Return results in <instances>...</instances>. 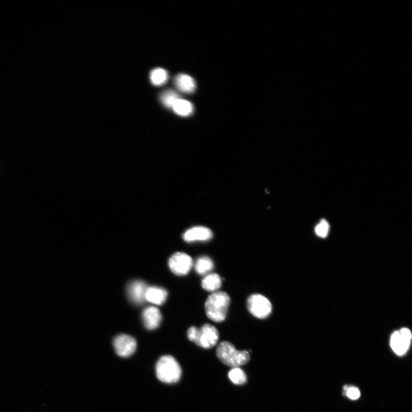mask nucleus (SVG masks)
Returning a JSON list of instances; mask_svg holds the SVG:
<instances>
[{"instance_id": "19", "label": "nucleus", "mask_w": 412, "mask_h": 412, "mask_svg": "<svg viewBox=\"0 0 412 412\" xmlns=\"http://www.w3.org/2000/svg\"><path fill=\"white\" fill-rule=\"evenodd\" d=\"M228 377L236 385H243L247 382L246 374L240 368H234L228 373Z\"/></svg>"}, {"instance_id": "8", "label": "nucleus", "mask_w": 412, "mask_h": 412, "mask_svg": "<svg viewBox=\"0 0 412 412\" xmlns=\"http://www.w3.org/2000/svg\"><path fill=\"white\" fill-rule=\"evenodd\" d=\"M411 339V332L408 329L404 328L400 331H395L391 337V347L397 354L403 355L409 347Z\"/></svg>"}, {"instance_id": "15", "label": "nucleus", "mask_w": 412, "mask_h": 412, "mask_svg": "<svg viewBox=\"0 0 412 412\" xmlns=\"http://www.w3.org/2000/svg\"><path fill=\"white\" fill-rule=\"evenodd\" d=\"M222 279L216 273L206 275L202 281V287L206 291L216 292L221 287Z\"/></svg>"}, {"instance_id": "6", "label": "nucleus", "mask_w": 412, "mask_h": 412, "mask_svg": "<svg viewBox=\"0 0 412 412\" xmlns=\"http://www.w3.org/2000/svg\"><path fill=\"white\" fill-rule=\"evenodd\" d=\"M194 265L192 258L184 252H177L173 254L168 261V266L172 272L177 275L188 274Z\"/></svg>"}, {"instance_id": "9", "label": "nucleus", "mask_w": 412, "mask_h": 412, "mask_svg": "<svg viewBox=\"0 0 412 412\" xmlns=\"http://www.w3.org/2000/svg\"><path fill=\"white\" fill-rule=\"evenodd\" d=\"M147 287L142 280H136L128 285L127 294L130 300L137 305H140L146 301Z\"/></svg>"}, {"instance_id": "7", "label": "nucleus", "mask_w": 412, "mask_h": 412, "mask_svg": "<svg viewBox=\"0 0 412 412\" xmlns=\"http://www.w3.org/2000/svg\"><path fill=\"white\" fill-rule=\"evenodd\" d=\"M114 346L116 352L121 357H128L137 347V341L133 337L121 334L115 337Z\"/></svg>"}, {"instance_id": "4", "label": "nucleus", "mask_w": 412, "mask_h": 412, "mask_svg": "<svg viewBox=\"0 0 412 412\" xmlns=\"http://www.w3.org/2000/svg\"><path fill=\"white\" fill-rule=\"evenodd\" d=\"M156 371L159 380L167 383L178 381L182 374L180 365L171 355H165L159 359Z\"/></svg>"}, {"instance_id": "2", "label": "nucleus", "mask_w": 412, "mask_h": 412, "mask_svg": "<svg viewBox=\"0 0 412 412\" xmlns=\"http://www.w3.org/2000/svg\"><path fill=\"white\" fill-rule=\"evenodd\" d=\"M218 358L228 367L237 368L249 363L250 355L246 350H237L235 346L228 341H223L217 348Z\"/></svg>"}, {"instance_id": "12", "label": "nucleus", "mask_w": 412, "mask_h": 412, "mask_svg": "<svg viewBox=\"0 0 412 412\" xmlns=\"http://www.w3.org/2000/svg\"><path fill=\"white\" fill-rule=\"evenodd\" d=\"M174 84L177 90L185 93H193L196 85L195 80L186 74H179L174 79Z\"/></svg>"}, {"instance_id": "14", "label": "nucleus", "mask_w": 412, "mask_h": 412, "mask_svg": "<svg viewBox=\"0 0 412 412\" xmlns=\"http://www.w3.org/2000/svg\"><path fill=\"white\" fill-rule=\"evenodd\" d=\"M194 268L196 273L200 275H206L214 269V262L208 256H201L196 259Z\"/></svg>"}, {"instance_id": "21", "label": "nucleus", "mask_w": 412, "mask_h": 412, "mask_svg": "<svg viewBox=\"0 0 412 412\" xmlns=\"http://www.w3.org/2000/svg\"><path fill=\"white\" fill-rule=\"evenodd\" d=\"M346 395L350 399L357 400L360 396V392L356 388H349L348 390L346 391Z\"/></svg>"}, {"instance_id": "18", "label": "nucleus", "mask_w": 412, "mask_h": 412, "mask_svg": "<svg viewBox=\"0 0 412 412\" xmlns=\"http://www.w3.org/2000/svg\"><path fill=\"white\" fill-rule=\"evenodd\" d=\"M168 73L165 69L156 68L150 73L151 82L154 86H161L165 84L168 79Z\"/></svg>"}, {"instance_id": "3", "label": "nucleus", "mask_w": 412, "mask_h": 412, "mask_svg": "<svg viewBox=\"0 0 412 412\" xmlns=\"http://www.w3.org/2000/svg\"><path fill=\"white\" fill-rule=\"evenodd\" d=\"M187 337L199 347L210 349L218 343L219 333L214 326L206 324L200 329L194 326L191 327L187 331Z\"/></svg>"}, {"instance_id": "17", "label": "nucleus", "mask_w": 412, "mask_h": 412, "mask_svg": "<svg viewBox=\"0 0 412 412\" xmlns=\"http://www.w3.org/2000/svg\"><path fill=\"white\" fill-rule=\"evenodd\" d=\"M180 99L178 93L172 90L163 91L160 95V100L163 106L172 109L175 102Z\"/></svg>"}, {"instance_id": "13", "label": "nucleus", "mask_w": 412, "mask_h": 412, "mask_svg": "<svg viewBox=\"0 0 412 412\" xmlns=\"http://www.w3.org/2000/svg\"><path fill=\"white\" fill-rule=\"evenodd\" d=\"M167 296L168 293L165 289L156 287H148L146 301L154 305H161L166 301Z\"/></svg>"}, {"instance_id": "10", "label": "nucleus", "mask_w": 412, "mask_h": 412, "mask_svg": "<svg viewBox=\"0 0 412 412\" xmlns=\"http://www.w3.org/2000/svg\"><path fill=\"white\" fill-rule=\"evenodd\" d=\"M213 234L209 228L203 226L194 227L187 230L184 240L187 242H205L213 238Z\"/></svg>"}, {"instance_id": "16", "label": "nucleus", "mask_w": 412, "mask_h": 412, "mask_svg": "<svg viewBox=\"0 0 412 412\" xmlns=\"http://www.w3.org/2000/svg\"><path fill=\"white\" fill-rule=\"evenodd\" d=\"M177 115L182 116H187L193 113L194 111L193 105L189 101L180 99L177 100L172 107Z\"/></svg>"}, {"instance_id": "11", "label": "nucleus", "mask_w": 412, "mask_h": 412, "mask_svg": "<svg viewBox=\"0 0 412 412\" xmlns=\"http://www.w3.org/2000/svg\"><path fill=\"white\" fill-rule=\"evenodd\" d=\"M142 319L144 325L147 329L148 330L156 329L161 324V313L156 307H148L143 311Z\"/></svg>"}, {"instance_id": "5", "label": "nucleus", "mask_w": 412, "mask_h": 412, "mask_svg": "<svg viewBox=\"0 0 412 412\" xmlns=\"http://www.w3.org/2000/svg\"><path fill=\"white\" fill-rule=\"evenodd\" d=\"M247 306L251 315L259 319H265L272 312V305L268 298L259 294L248 298Z\"/></svg>"}, {"instance_id": "1", "label": "nucleus", "mask_w": 412, "mask_h": 412, "mask_svg": "<svg viewBox=\"0 0 412 412\" xmlns=\"http://www.w3.org/2000/svg\"><path fill=\"white\" fill-rule=\"evenodd\" d=\"M230 298L224 292H216L211 294L205 303L206 315L209 319L215 322L225 320Z\"/></svg>"}, {"instance_id": "20", "label": "nucleus", "mask_w": 412, "mask_h": 412, "mask_svg": "<svg viewBox=\"0 0 412 412\" xmlns=\"http://www.w3.org/2000/svg\"><path fill=\"white\" fill-rule=\"evenodd\" d=\"M329 231V224L325 220L322 221L317 224L315 231L318 236L325 238L328 234Z\"/></svg>"}]
</instances>
